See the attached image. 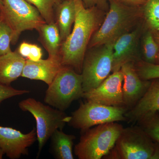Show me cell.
<instances>
[{"instance_id":"obj_1","label":"cell","mask_w":159,"mask_h":159,"mask_svg":"<svg viewBox=\"0 0 159 159\" xmlns=\"http://www.w3.org/2000/svg\"><path fill=\"white\" fill-rule=\"evenodd\" d=\"M76 18L74 28L63 42L60 52L61 64L81 74L86 51L97 29L99 15L94 6L86 7L82 0H74Z\"/></svg>"},{"instance_id":"obj_2","label":"cell","mask_w":159,"mask_h":159,"mask_svg":"<svg viewBox=\"0 0 159 159\" xmlns=\"http://www.w3.org/2000/svg\"><path fill=\"white\" fill-rule=\"evenodd\" d=\"M110 9L105 20L92 36L88 48L99 47L108 43H114L122 34L137 22L142 12L129 7L117 0H110Z\"/></svg>"},{"instance_id":"obj_3","label":"cell","mask_w":159,"mask_h":159,"mask_svg":"<svg viewBox=\"0 0 159 159\" xmlns=\"http://www.w3.org/2000/svg\"><path fill=\"white\" fill-rule=\"evenodd\" d=\"M117 122L100 124L81 131L74 153L79 159H100L108 153L123 129Z\"/></svg>"},{"instance_id":"obj_4","label":"cell","mask_w":159,"mask_h":159,"mask_svg":"<svg viewBox=\"0 0 159 159\" xmlns=\"http://www.w3.org/2000/svg\"><path fill=\"white\" fill-rule=\"evenodd\" d=\"M18 105L22 111L30 113L36 121L38 157L53 133L57 129L62 130L66 123L69 122L70 116H68L64 111L45 105L34 98L22 100Z\"/></svg>"},{"instance_id":"obj_5","label":"cell","mask_w":159,"mask_h":159,"mask_svg":"<svg viewBox=\"0 0 159 159\" xmlns=\"http://www.w3.org/2000/svg\"><path fill=\"white\" fill-rule=\"evenodd\" d=\"M156 142L139 125L123 128L113 148L104 158L154 159Z\"/></svg>"},{"instance_id":"obj_6","label":"cell","mask_w":159,"mask_h":159,"mask_svg":"<svg viewBox=\"0 0 159 159\" xmlns=\"http://www.w3.org/2000/svg\"><path fill=\"white\" fill-rule=\"evenodd\" d=\"M81 74L70 67L63 66L46 92L44 101L54 108L64 111L73 101L82 98Z\"/></svg>"},{"instance_id":"obj_7","label":"cell","mask_w":159,"mask_h":159,"mask_svg":"<svg viewBox=\"0 0 159 159\" xmlns=\"http://www.w3.org/2000/svg\"><path fill=\"white\" fill-rule=\"evenodd\" d=\"M0 14L12 30L13 45L23 31L36 30L46 23L38 10L26 0H2Z\"/></svg>"},{"instance_id":"obj_8","label":"cell","mask_w":159,"mask_h":159,"mask_svg":"<svg viewBox=\"0 0 159 159\" xmlns=\"http://www.w3.org/2000/svg\"><path fill=\"white\" fill-rule=\"evenodd\" d=\"M127 111L124 107L109 106L86 100L80 103L79 108L72 113L68 123L83 131L100 124L126 121Z\"/></svg>"},{"instance_id":"obj_9","label":"cell","mask_w":159,"mask_h":159,"mask_svg":"<svg viewBox=\"0 0 159 159\" xmlns=\"http://www.w3.org/2000/svg\"><path fill=\"white\" fill-rule=\"evenodd\" d=\"M113 45L110 43L96 47L85 55L81 74L84 93L97 88L112 72Z\"/></svg>"},{"instance_id":"obj_10","label":"cell","mask_w":159,"mask_h":159,"mask_svg":"<svg viewBox=\"0 0 159 159\" xmlns=\"http://www.w3.org/2000/svg\"><path fill=\"white\" fill-rule=\"evenodd\" d=\"M123 80L120 70L113 72L97 88L84 93L82 98L102 105L124 107L122 96Z\"/></svg>"},{"instance_id":"obj_11","label":"cell","mask_w":159,"mask_h":159,"mask_svg":"<svg viewBox=\"0 0 159 159\" xmlns=\"http://www.w3.org/2000/svg\"><path fill=\"white\" fill-rule=\"evenodd\" d=\"M37 140L36 129L23 133L15 129L0 125V149L11 159L29 154V148Z\"/></svg>"},{"instance_id":"obj_12","label":"cell","mask_w":159,"mask_h":159,"mask_svg":"<svg viewBox=\"0 0 159 159\" xmlns=\"http://www.w3.org/2000/svg\"><path fill=\"white\" fill-rule=\"evenodd\" d=\"M123 78L122 96L123 104L130 109L143 97L150 85V80H144L138 75L133 62L124 64L121 67Z\"/></svg>"},{"instance_id":"obj_13","label":"cell","mask_w":159,"mask_h":159,"mask_svg":"<svg viewBox=\"0 0 159 159\" xmlns=\"http://www.w3.org/2000/svg\"><path fill=\"white\" fill-rule=\"evenodd\" d=\"M159 112V78L151 80L143 97L125 114L128 123H137L145 117Z\"/></svg>"},{"instance_id":"obj_14","label":"cell","mask_w":159,"mask_h":159,"mask_svg":"<svg viewBox=\"0 0 159 159\" xmlns=\"http://www.w3.org/2000/svg\"><path fill=\"white\" fill-rule=\"evenodd\" d=\"M140 29L127 32L118 38L113 45L112 72L119 71L124 64L133 62L138 45Z\"/></svg>"},{"instance_id":"obj_15","label":"cell","mask_w":159,"mask_h":159,"mask_svg":"<svg viewBox=\"0 0 159 159\" xmlns=\"http://www.w3.org/2000/svg\"><path fill=\"white\" fill-rule=\"evenodd\" d=\"M60 60L48 58L33 61L26 59L22 77L41 80L50 85L63 66Z\"/></svg>"},{"instance_id":"obj_16","label":"cell","mask_w":159,"mask_h":159,"mask_svg":"<svg viewBox=\"0 0 159 159\" xmlns=\"http://www.w3.org/2000/svg\"><path fill=\"white\" fill-rule=\"evenodd\" d=\"M26 61L16 50L0 56V84L10 85L21 77Z\"/></svg>"},{"instance_id":"obj_17","label":"cell","mask_w":159,"mask_h":159,"mask_svg":"<svg viewBox=\"0 0 159 159\" xmlns=\"http://www.w3.org/2000/svg\"><path fill=\"white\" fill-rule=\"evenodd\" d=\"M55 23L59 30L62 42L70 34L76 18L74 0H63L55 9Z\"/></svg>"},{"instance_id":"obj_18","label":"cell","mask_w":159,"mask_h":159,"mask_svg":"<svg viewBox=\"0 0 159 159\" xmlns=\"http://www.w3.org/2000/svg\"><path fill=\"white\" fill-rule=\"evenodd\" d=\"M36 30L39 34V40L47 50L48 57L61 60L60 52L62 42L55 23H44Z\"/></svg>"},{"instance_id":"obj_19","label":"cell","mask_w":159,"mask_h":159,"mask_svg":"<svg viewBox=\"0 0 159 159\" xmlns=\"http://www.w3.org/2000/svg\"><path fill=\"white\" fill-rule=\"evenodd\" d=\"M51 149L55 158L74 159L73 148L76 137L57 129L51 138Z\"/></svg>"},{"instance_id":"obj_20","label":"cell","mask_w":159,"mask_h":159,"mask_svg":"<svg viewBox=\"0 0 159 159\" xmlns=\"http://www.w3.org/2000/svg\"><path fill=\"white\" fill-rule=\"evenodd\" d=\"M142 6V15L148 30L159 32V0H146Z\"/></svg>"},{"instance_id":"obj_21","label":"cell","mask_w":159,"mask_h":159,"mask_svg":"<svg viewBox=\"0 0 159 159\" xmlns=\"http://www.w3.org/2000/svg\"><path fill=\"white\" fill-rule=\"evenodd\" d=\"M34 6L48 24L55 23V9L62 0H26Z\"/></svg>"},{"instance_id":"obj_22","label":"cell","mask_w":159,"mask_h":159,"mask_svg":"<svg viewBox=\"0 0 159 159\" xmlns=\"http://www.w3.org/2000/svg\"><path fill=\"white\" fill-rule=\"evenodd\" d=\"M144 61L155 63L159 51V45L154 37L152 31L148 30L145 32L142 41Z\"/></svg>"},{"instance_id":"obj_23","label":"cell","mask_w":159,"mask_h":159,"mask_svg":"<svg viewBox=\"0 0 159 159\" xmlns=\"http://www.w3.org/2000/svg\"><path fill=\"white\" fill-rule=\"evenodd\" d=\"M155 142L159 143V112L145 117L137 122Z\"/></svg>"},{"instance_id":"obj_24","label":"cell","mask_w":159,"mask_h":159,"mask_svg":"<svg viewBox=\"0 0 159 159\" xmlns=\"http://www.w3.org/2000/svg\"><path fill=\"white\" fill-rule=\"evenodd\" d=\"M134 63L138 75L144 80L159 78V65L150 63L143 60H137Z\"/></svg>"},{"instance_id":"obj_25","label":"cell","mask_w":159,"mask_h":159,"mask_svg":"<svg viewBox=\"0 0 159 159\" xmlns=\"http://www.w3.org/2000/svg\"><path fill=\"white\" fill-rule=\"evenodd\" d=\"M12 31L2 16L0 17V56L11 52V45Z\"/></svg>"},{"instance_id":"obj_26","label":"cell","mask_w":159,"mask_h":159,"mask_svg":"<svg viewBox=\"0 0 159 159\" xmlns=\"http://www.w3.org/2000/svg\"><path fill=\"white\" fill-rule=\"evenodd\" d=\"M28 90H20L13 88L10 85H5L0 84V105L6 99L16 96H20L29 93Z\"/></svg>"},{"instance_id":"obj_27","label":"cell","mask_w":159,"mask_h":159,"mask_svg":"<svg viewBox=\"0 0 159 159\" xmlns=\"http://www.w3.org/2000/svg\"><path fill=\"white\" fill-rule=\"evenodd\" d=\"M43 52L42 49L37 45L31 44V51L28 59L33 61H37L42 59Z\"/></svg>"},{"instance_id":"obj_28","label":"cell","mask_w":159,"mask_h":159,"mask_svg":"<svg viewBox=\"0 0 159 159\" xmlns=\"http://www.w3.org/2000/svg\"><path fill=\"white\" fill-rule=\"evenodd\" d=\"M31 45L30 43L23 42L20 44L16 51L22 57L28 59L31 51Z\"/></svg>"},{"instance_id":"obj_29","label":"cell","mask_w":159,"mask_h":159,"mask_svg":"<svg viewBox=\"0 0 159 159\" xmlns=\"http://www.w3.org/2000/svg\"><path fill=\"white\" fill-rule=\"evenodd\" d=\"M124 2L135 6H143L146 0H122Z\"/></svg>"},{"instance_id":"obj_30","label":"cell","mask_w":159,"mask_h":159,"mask_svg":"<svg viewBox=\"0 0 159 159\" xmlns=\"http://www.w3.org/2000/svg\"><path fill=\"white\" fill-rule=\"evenodd\" d=\"M86 7L89 8L99 4L102 0H82Z\"/></svg>"},{"instance_id":"obj_31","label":"cell","mask_w":159,"mask_h":159,"mask_svg":"<svg viewBox=\"0 0 159 159\" xmlns=\"http://www.w3.org/2000/svg\"><path fill=\"white\" fill-rule=\"evenodd\" d=\"M153 34L155 39L159 45V32L153 33Z\"/></svg>"},{"instance_id":"obj_32","label":"cell","mask_w":159,"mask_h":159,"mask_svg":"<svg viewBox=\"0 0 159 159\" xmlns=\"http://www.w3.org/2000/svg\"><path fill=\"white\" fill-rule=\"evenodd\" d=\"M155 64H157L159 65V51L157 55Z\"/></svg>"},{"instance_id":"obj_33","label":"cell","mask_w":159,"mask_h":159,"mask_svg":"<svg viewBox=\"0 0 159 159\" xmlns=\"http://www.w3.org/2000/svg\"><path fill=\"white\" fill-rule=\"evenodd\" d=\"M5 155L4 152L2 149H0V159H2L3 158V156Z\"/></svg>"},{"instance_id":"obj_34","label":"cell","mask_w":159,"mask_h":159,"mask_svg":"<svg viewBox=\"0 0 159 159\" xmlns=\"http://www.w3.org/2000/svg\"><path fill=\"white\" fill-rule=\"evenodd\" d=\"M2 4V0H0V6Z\"/></svg>"},{"instance_id":"obj_35","label":"cell","mask_w":159,"mask_h":159,"mask_svg":"<svg viewBox=\"0 0 159 159\" xmlns=\"http://www.w3.org/2000/svg\"><path fill=\"white\" fill-rule=\"evenodd\" d=\"M1 17V14H0V17Z\"/></svg>"},{"instance_id":"obj_36","label":"cell","mask_w":159,"mask_h":159,"mask_svg":"<svg viewBox=\"0 0 159 159\" xmlns=\"http://www.w3.org/2000/svg\"><path fill=\"white\" fill-rule=\"evenodd\" d=\"M62 1H63V0H62Z\"/></svg>"}]
</instances>
